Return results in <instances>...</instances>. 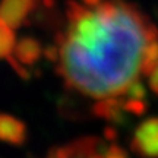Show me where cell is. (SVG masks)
<instances>
[{
  "instance_id": "1",
  "label": "cell",
  "mask_w": 158,
  "mask_h": 158,
  "mask_svg": "<svg viewBox=\"0 0 158 158\" xmlns=\"http://www.w3.org/2000/svg\"><path fill=\"white\" fill-rule=\"evenodd\" d=\"M68 28L57 34L59 73L69 88L92 98L124 95L141 75L143 53L158 29L136 6L123 0L95 7L73 0Z\"/></svg>"
},
{
  "instance_id": "2",
  "label": "cell",
  "mask_w": 158,
  "mask_h": 158,
  "mask_svg": "<svg viewBox=\"0 0 158 158\" xmlns=\"http://www.w3.org/2000/svg\"><path fill=\"white\" fill-rule=\"evenodd\" d=\"M108 148L104 141L94 138V136H85L79 138L76 141H72L62 145V147L53 148L48 155L56 158H69V157H107Z\"/></svg>"
},
{
  "instance_id": "3",
  "label": "cell",
  "mask_w": 158,
  "mask_h": 158,
  "mask_svg": "<svg viewBox=\"0 0 158 158\" xmlns=\"http://www.w3.org/2000/svg\"><path fill=\"white\" fill-rule=\"evenodd\" d=\"M130 149L142 157H158V117L148 118L136 127Z\"/></svg>"
},
{
  "instance_id": "4",
  "label": "cell",
  "mask_w": 158,
  "mask_h": 158,
  "mask_svg": "<svg viewBox=\"0 0 158 158\" xmlns=\"http://www.w3.org/2000/svg\"><path fill=\"white\" fill-rule=\"evenodd\" d=\"M35 6L37 0H2L0 18L5 19L13 29L19 28Z\"/></svg>"
},
{
  "instance_id": "5",
  "label": "cell",
  "mask_w": 158,
  "mask_h": 158,
  "mask_svg": "<svg viewBox=\"0 0 158 158\" xmlns=\"http://www.w3.org/2000/svg\"><path fill=\"white\" fill-rule=\"evenodd\" d=\"M27 139V127L19 118L0 113V141L12 143V145H22Z\"/></svg>"
},
{
  "instance_id": "6",
  "label": "cell",
  "mask_w": 158,
  "mask_h": 158,
  "mask_svg": "<svg viewBox=\"0 0 158 158\" xmlns=\"http://www.w3.org/2000/svg\"><path fill=\"white\" fill-rule=\"evenodd\" d=\"M124 100L120 98V95L100 98L94 106V114L101 118L114 122V123H124Z\"/></svg>"
},
{
  "instance_id": "7",
  "label": "cell",
  "mask_w": 158,
  "mask_h": 158,
  "mask_svg": "<svg viewBox=\"0 0 158 158\" xmlns=\"http://www.w3.org/2000/svg\"><path fill=\"white\" fill-rule=\"evenodd\" d=\"M41 54H43V50H41L40 43L31 37H25V38L19 40L18 44H15V48L12 53V56L23 66L35 64L41 57Z\"/></svg>"
},
{
  "instance_id": "8",
  "label": "cell",
  "mask_w": 158,
  "mask_h": 158,
  "mask_svg": "<svg viewBox=\"0 0 158 158\" xmlns=\"http://www.w3.org/2000/svg\"><path fill=\"white\" fill-rule=\"evenodd\" d=\"M158 68V38L151 40L148 43L143 59L141 64V75L142 76H151L154 70Z\"/></svg>"
},
{
  "instance_id": "9",
  "label": "cell",
  "mask_w": 158,
  "mask_h": 158,
  "mask_svg": "<svg viewBox=\"0 0 158 158\" xmlns=\"http://www.w3.org/2000/svg\"><path fill=\"white\" fill-rule=\"evenodd\" d=\"M15 48V32L5 19L0 18V59H7Z\"/></svg>"
},
{
  "instance_id": "10",
  "label": "cell",
  "mask_w": 158,
  "mask_h": 158,
  "mask_svg": "<svg viewBox=\"0 0 158 158\" xmlns=\"http://www.w3.org/2000/svg\"><path fill=\"white\" fill-rule=\"evenodd\" d=\"M124 110L127 113L133 114H143L147 111V102L145 100H135V98H127L124 100Z\"/></svg>"
},
{
  "instance_id": "11",
  "label": "cell",
  "mask_w": 158,
  "mask_h": 158,
  "mask_svg": "<svg viewBox=\"0 0 158 158\" xmlns=\"http://www.w3.org/2000/svg\"><path fill=\"white\" fill-rule=\"evenodd\" d=\"M124 95L127 98H135V100H145L147 98V91L143 88V85L136 79L129 85V88L126 89Z\"/></svg>"
},
{
  "instance_id": "12",
  "label": "cell",
  "mask_w": 158,
  "mask_h": 158,
  "mask_svg": "<svg viewBox=\"0 0 158 158\" xmlns=\"http://www.w3.org/2000/svg\"><path fill=\"white\" fill-rule=\"evenodd\" d=\"M126 155H127V152H126L124 149H122V148L118 147V145H110V148H108L107 157H110V158L126 157Z\"/></svg>"
},
{
  "instance_id": "13",
  "label": "cell",
  "mask_w": 158,
  "mask_h": 158,
  "mask_svg": "<svg viewBox=\"0 0 158 158\" xmlns=\"http://www.w3.org/2000/svg\"><path fill=\"white\" fill-rule=\"evenodd\" d=\"M149 86H151V89L158 95V68L151 73V78H149Z\"/></svg>"
},
{
  "instance_id": "14",
  "label": "cell",
  "mask_w": 158,
  "mask_h": 158,
  "mask_svg": "<svg viewBox=\"0 0 158 158\" xmlns=\"http://www.w3.org/2000/svg\"><path fill=\"white\" fill-rule=\"evenodd\" d=\"M104 0H82V3H84L85 6H88V7H95V6H98L100 3H102Z\"/></svg>"
},
{
  "instance_id": "15",
  "label": "cell",
  "mask_w": 158,
  "mask_h": 158,
  "mask_svg": "<svg viewBox=\"0 0 158 158\" xmlns=\"http://www.w3.org/2000/svg\"><path fill=\"white\" fill-rule=\"evenodd\" d=\"M106 138H107V139H114V138H116V130H113V129H110V127H108V129H106Z\"/></svg>"
}]
</instances>
